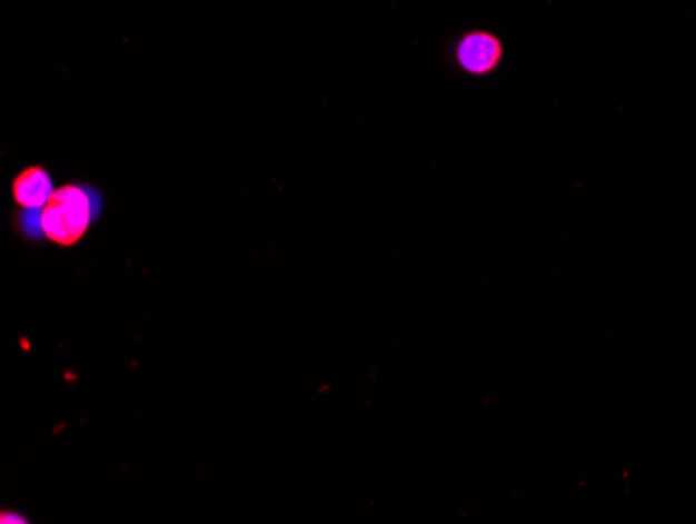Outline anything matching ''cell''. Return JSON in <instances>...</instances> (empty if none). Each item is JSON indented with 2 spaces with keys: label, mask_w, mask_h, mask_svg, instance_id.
Wrapping results in <instances>:
<instances>
[{
  "label": "cell",
  "mask_w": 696,
  "mask_h": 524,
  "mask_svg": "<svg viewBox=\"0 0 696 524\" xmlns=\"http://www.w3.org/2000/svg\"><path fill=\"white\" fill-rule=\"evenodd\" d=\"M0 523L26 524L30 523V518H28L26 514H19V512H9V510H2V512H0Z\"/></svg>",
  "instance_id": "obj_4"
},
{
  "label": "cell",
  "mask_w": 696,
  "mask_h": 524,
  "mask_svg": "<svg viewBox=\"0 0 696 524\" xmlns=\"http://www.w3.org/2000/svg\"><path fill=\"white\" fill-rule=\"evenodd\" d=\"M500 42L488 32H471L457 45V63L469 73H488L500 61Z\"/></svg>",
  "instance_id": "obj_3"
},
{
  "label": "cell",
  "mask_w": 696,
  "mask_h": 524,
  "mask_svg": "<svg viewBox=\"0 0 696 524\" xmlns=\"http://www.w3.org/2000/svg\"><path fill=\"white\" fill-rule=\"evenodd\" d=\"M54 180L44 166H28L21 169L11 182V195L19 209H42L54 195Z\"/></svg>",
  "instance_id": "obj_2"
},
{
  "label": "cell",
  "mask_w": 696,
  "mask_h": 524,
  "mask_svg": "<svg viewBox=\"0 0 696 524\" xmlns=\"http://www.w3.org/2000/svg\"><path fill=\"white\" fill-rule=\"evenodd\" d=\"M105 209L99 188L69 182L57 187L49 204L40 209V230L44 240L71 249L95 228Z\"/></svg>",
  "instance_id": "obj_1"
}]
</instances>
